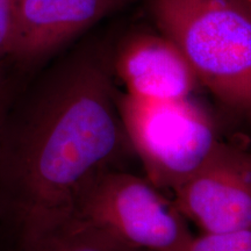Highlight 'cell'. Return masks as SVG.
Segmentation results:
<instances>
[{
    "mask_svg": "<svg viewBox=\"0 0 251 251\" xmlns=\"http://www.w3.org/2000/svg\"><path fill=\"white\" fill-rule=\"evenodd\" d=\"M111 64L81 49L50 70L0 146V192L20 237L61 224L94 178L133 151Z\"/></svg>",
    "mask_w": 251,
    "mask_h": 251,
    "instance_id": "obj_1",
    "label": "cell"
},
{
    "mask_svg": "<svg viewBox=\"0 0 251 251\" xmlns=\"http://www.w3.org/2000/svg\"><path fill=\"white\" fill-rule=\"evenodd\" d=\"M174 41L225 107L251 120V11L243 0H149Z\"/></svg>",
    "mask_w": 251,
    "mask_h": 251,
    "instance_id": "obj_2",
    "label": "cell"
},
{
    "mask_svg": "<svg viewBox=\"0 0 251 251\" xmlns=\"http://www.w3.org/2000/svg\"><path fill=\"white\" fill-rule=\"evenodd\" d=\"M118 106L133 152L159 190L174 191L221 146L212 115L192 97L150 100L125 93Z\"/></svg>",
    "mask_w": 251,
    "mask_h": 251,
    "instance_id": "obj_3",
    "label": "cell"
},
{
    "mask_svg": "<svg viewBox=\"0 0 251 251\" xmlns=\"http://www.w3.org/2000/svg\"><path fill=\"white\" fill-rule=\"evenodd\" d=\"M72 216L144 251H186L194 238L174 201L124 169L94 178L78 198Z\"/></svg>",
    "mask_w": 251,
    "mask_h": 251,
    "instance_id": "obj_4",
    "label": "cell"
},
{
    "mask_svg": "<svg viewBox=\"0 0 251 251\" xmlns=\"http://www.w3.org/2000/svg\"><path fill=\"white\" fill-rule=\"evenodd\" d=\"M172 193L176 207L203 234L250 228L251 153L221 143Z\"/></svg>",
    "mask_w": 251,
    "mask_h": 251,
    "instance_id": "obj_5",
    "label": "cell"
},
{
    "mask_svg": "<svg viewBox=\"0 0 251 251\" xmlns=\"http://www.w3.org/2000/svg\"><path fill=\"white\" fill-rule=\"evenodd\" d=\"M119 0H18L8 57L33 64L54 54L115 7Z\"/></svg>",
    "mask_w": 251,
    "mask_h": 251,
    "instance_id": "obj_6",
    "label": "cell"
},
{
    "mask_svg": "<svg viewBox=\"0 0 251 251\" xmlns=\"http://www.w3.org/2000/svg\"><path fill=\"white\" fill-rule=\"evenodd\" d=\"M112 68L124 83L126 94L135 98L184 99L192 97L200 84L181 50L163 34H139L126 40Z\"/></svg>",
    "mask_w": 251,
    "mask_h": 251,
    "instance_id": "obj_7",
    "label": "cell"
},
{
    "mask_svg": "<svg viewBox=\"0 0 251 251\" xmlns=\"http://www.w3.org/2000/svg\"><path fill=\"white\" fill-rule=\"evenodd\" d=\"M19 251H144L77 216L21 237Z\"/></svg>",
    "mask_w": 251,
    "mask_h": 251,
    "instance_id": "obj_8",
    "label": "cell"
},
{
    "mask_svg": "<svg viewBox=\"0 0 251 251\" xmlns=\"http://www.w3.org/2000/svg\"><path fill=\"white\" fill-rule=\"evenodd\" d=\"M186 251H251V227L194 236Z\"/></svg>",
    "mask_w": 251,
    "mask_h": 251,
    "instance_id": "obj_9",
    "label": "cell"
},
{
    "mask_svg": "<svg viewBox=\"0 0 251 251\" xmlns=\"http://www.w3.org/2000/svg\"><path fill=\"white\" fill-rule=\"evenodd\" d=\"M18 0H0V61L9 56Z\"/></svg>",
    "mask_w": 251,
    "mask_h": 251,
    "instance_id": "obj_10",
    "label": "cell"
},
{
    "mask_svg": "<svg viewBox=\"0 0 251 251\" xmlns=\"http://www.w3.org/2000/svg\"><path fill=\"white\" fill-rule=\"evenodd\" d=\"M6 126V113H5V103H4V97L0 98V146H1L2 135H4Z\"/></svg>",
    "mask_w": 251,
    "mask_h": 251,
    "instance_id": "obj_11",
    "label": "cell"
},
{
    "mask_svg": "<svg viewBox=\"0 0 251 251\" xmlns=\"http://www.w3.org/2000/svg\"><path fill=\"white\" fill-rule=\"evenodd\" d=\"M4 97V84H2V78H1V74H0V98Z\"/></svg>",
    "mask_w": 251,
    "mask_h": 251,
    "instance_id": "obj_12",
    "label": "cell"
},
{
    "mask_svg": "<svg viewBox=\"0 0 251 251\" xmlns=\"http://www.w3.org/2000/svg\"><path fill=\"white\" fill-rule=\"evenodd\" d=\"M246 1H247V4H248V6H249L250 11H251V0H246Z\"/></svg>",
    "mask_w": 251,
    "mask_h": 251,
    "instance_id": "obj_13",
    "label": "cell"
}]
</instances>
